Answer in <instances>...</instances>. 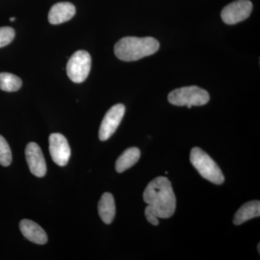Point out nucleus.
Returning a JSON list of instances; mask_svg holds the SVG:
<instances>
[{
  "instance_id": "nucleus-17",
  "label": "nucleus",
  "mask_w": 260,
  "mask_h": 260,
  "mask_svg": "<svg viewBox=\"0 0 260 260\" xmlns=\"http://www.w3.org/2000/svg\"><path fill=\"white\" fill-rule=\"evenodd\" d=\"M15 36V30L10 27L0 28V48L6 47L13 42Z\"/></svg>"
},
{
  "instance_id": "nucleus-6",
  "label": "nucleus",
  "mask_w": 260,
  "mask_h": 260,
  "mask_svg": "<svg viewBox=\"0 0 260 260\" xmlns=\"http://www.w3.org/2000/svg\"><path fill=\"white\" fill-rule=\"evenodd\" d=\"M125 113V107L119 104L113 106L107 112L99 129V139L105 141L112 136L120 124Z\"/></svg>"
},
{
  "instance_id": "nucleus-15",
  "label": "nucleus",
  "mask_w": 260,
  "mask_h": 260,
  "mask_svg": "<svg viewBox=\"0 0 260 260\" xmlns=\"http://www.w3.org/2000/svg\"><path fill=\"white\" fill-rule=\"evenodd\" d=\"M22 80L16 75L8 73H0V89L6 92H15L20 90Z\"/></svg>"
},
{
  "instance_id": "nucleus-12",
  "label": "nucleus",
  "mask_w": 260,
  "mask_h": 260,
  "mask_svg": "<svg viewBox=\"0 0 260 260\" xmlns=\"http://www.w3.org/2000/svg\"><path fill=\"white\" fill-rule=\"evenodd\" d=\"M100 218L106 224L112 223L116 213L115 202L111 193L106 192L102 195L98 205Z\"/></svg>"
},
{
  "instance_id": "nucleus-19",
  "label": "nucleus",
  "mask_w": 260,
  "mask_h": 260,
  "mask_svg": "<svg viewBox=\"0 0 260 260\" xmlns=\"http://www.w3.org/2000/svg\"><path fill=\"white\" fill-rule=\"evenodd\" d=\"M15 20V18H10V22H14Z\"/></svg>"
},
{
  "instance_id": "nucleus-1",
  "label": "nucleus",
  "mask_w": 260,
  "mask_h": 260,
  "mask_svg": "<svg viewBox=\"0 0 260 260\" xmlns=\"http://www.w3.org/2000/svg\"><path fill=\"white\" fill-rule=\"evenodd\" d=\"M143 200L157 218H171L175 212L177 200L167 177H158L150 181L143 193Z\"/></svg>"
},
{
  "instance_id": "nucleus-4",
  "label": "nucleus",
  "mask_w": 260,
  "mask_h": 260,
  "mask_svg": "<svg viewBox=\"0 0 260 260\" xmlns=\"http://www.w3.org/2000/svg\"><path fill=\"white\" fill-rule=\"evenodd\" d=\"M168 100L173 105L190 109L192 106H203L209 102V93L198 86L183 87L176 89L169 93Z\"/></svg>"
},
{
  "instance_id": "nucleus-8",
  "label": "nucleus",
  "mask_w": 260,
  "mask_h": 260,
  "mask_svg": "<svg viewBox=\"0 0 260 260\" xmlns=\"http://www.w3.org/2000/svg\"><path fill=\"white\" fill-rule=\"evenodd\" d=\"M49 152L53 161L59 167H64L69 161L71 150L66 138L59 133L49 136Z\"/></svg>"
},
{
  "instance_id": "nucleus-7",
  "label": "nucleus",
  "mask_w": 260,
  "mask_h": 260,
  "mask_svg": "<svg viewBox=\"0 0 260 260\" xmlns=\"http://www.w3.org/2000/svg\"><path fill=\"white\" fill-rule=\"evenodd\" d=\"M252 11V3L249 0H237L228 5L221 12L224 23L234 25L249 18Z\"/></svg>"
},
{
  "instance_id": "nucleus-2",
  "label": "nucleus",
  "mask_w": 260,
  "mask_h": 260,
  "mask_svg": "<svg viewBox=\"0 0 260 260\" xmlns=\"http://www.w3.org/2000/svg\"><path fill=\"white\" fill-rule=\"evenodd\" d=\"M159 47V42L154 38L128 37L116 42L114 53L120 60L133 61L155 54Z\"/></svg>"
},
{
  "instance_id": "nucleus-14",
  "label": "nucleus",
  "mask_w": 260,
  "mask_h": 260,
  "mask_svg": "<svg viewBox=\"0 0 260 260\" xmlns=\"http://www.w3.org/2000/svg\"><path fill=\"white\" fill-rule=\"evenodd\" d=\"M140 157V150L138 148L126 149L116 161V170L119 173L125 172L138 161Z\"/></svg>"
},
{
  "instance_id": "nucleus-13",
  "label": "nucleus",
  "mask_w": 260,
  "mask_h": 260,
  "mask_svg": "<svg viewBox=\"0 0 260 260\" xmlns=\"http://www.w3.org/2000/svg\"><path fill=\"white\" fill-rule=\"evenodd\" d=\"M260 215V203L257 200L249 202L242 205L235 215H234V223L235 225H241L247 220L256 218Z\"/></svg>"
},
{
  "instance_id": "nucleus-5",
  "label": "nucleus",
  "mask_w": 260,
  "mask_h": 260,
  "mask_svg": "<svg viewBox=\"0 0 260 260\" xmlns=\"http://www.w3.org/2000/svg\"><path fill=\"white\" fill-rule=\"evenodd\" d=\"M91 68V57L86 51L79 50L70 58L67 64V74L72 81L81 83L86 80Z\"/></svg>"
},
{
  "instance_id": "nucleus-10",
  "label": "nucleus",
  "mask_w": 260,
  "mask_h": 260,
  "mask_svg": "<svg viewBox=\"0 0 260 260\" xmlns=\"http://www.w3.org/2000/svg\"><path fill=\"white\" fill-rule=\"evenodd\" d=\"M20 229L23 237L37 244H45L48 238L45 231L32 220L24 219L20 222Z\"/></svg>"
},
{
  "instance_id": "nucleus-18",
  "label": "nucleus",
  "mask_w": 260,
  "mask_h": 260,
  "mask_svg": "<svg viewBox=\"0 0 260 260\" xmlns=\"http://www.w3.org/2000/svg\"><path fill=\"white\" fill-rule=\"evenodd\" d=\"M145 214L147 220H148L149 223H151L152 225H158L159 221L158 218L154 215V213L152 212L151 209H150L148 205L146 207V208H145Z\"/></svg>"
},
{
  "instance_id": "nucleus-11",
  "label": "nucleus",
  "mask_w": 260,
  "mask_h": 260,
  "mask_svg": "<svg viewBox=\"0 0 260 260\" xmlns=\"http://www.w3.org/2000/svg\"><path fill=\"white\" fill-rule=\"evenodd\" d=\"M75 13V7L72 3H59L51 7L48 18L51 24L58 25L73 18Z\"/></svg>"
},
{
  "instance_id": "nucleus-9",
  "label": "nucleus",
  "mask_w": 260,
  "mask_h": 260,
  "mask_svg": "<svg viewBox=\"0 0 260 260\" xmlns=\"http://www.w3.org/2000/svg\"><path fill=\"white\" fill-rule=\"evenodd\" d=\"M25 157L30 172L37 177L47 174V164L40 147L35 143H29L25 148Z\"/></svg>"
},
{
  "instance_id": "nucleus-3",
  "label": "nucleus",
  "mask_w": 260,
  "mask_h": 260,
  "mask_svg": "<svg viewBox=\"0 0 260 260\" xmlns=\"http://www.w3.org/2000/svg\"><path fill=\"white\" fill-rule=\"evenodd\" d=\"M190 162L204 179L215 184L224 182V176L220 168L202 149L198 147L191 149Z\"/></svg>"
},
{
  "instance_id": "nucleus-16",
  "label": "nucleus",
  "mask_w": 260,
  "mask_h": 260,
  "mask_svg": "<svg viewBox=\"0 0 260 260\" xmlns=\"http://www.w3.org/2000/svg\"><path fill=\"white\" fill-rule=\"evenodd\" d=\"M12 162L11 150L6 140L0 135V164L8 167Z\"/></svg>"
}]
</instances>
